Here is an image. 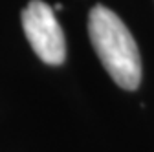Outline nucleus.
<instances>
[{
    "mask_svg": "<svg viewBox=\"0 0 154 152\" xmlns=\"http://www.w3.org/2000/svg\"><path fill=\"white\" fill-rule=\"evenodd\" d=\"M22 28L37 57L46 64L57 66L66 59L64 33L53 9L42 0H31L22 11Z\"/></svg>",
    "mask_w": 154,
    "mask_h": 152,
    "instance_id": "obj_2",
    "label": "nucleus"
},
{
    "mask_svg": "<svg viewBox=\"0 0 154 152\" xmlns=\"http://www.w3.org/2000/svg\"><path fill=\"white\" fill-rule=\"evenodd\" d=\"M88 35L116 84L123 90H136L141 81V57L121 18L105 6H95L88 15Z\"/></svg>",
    "mask_w": 154,
    "mask_h": 152,
    "instance_id": "obj_1",
    "label": "nucleus"
}]
</instances>
